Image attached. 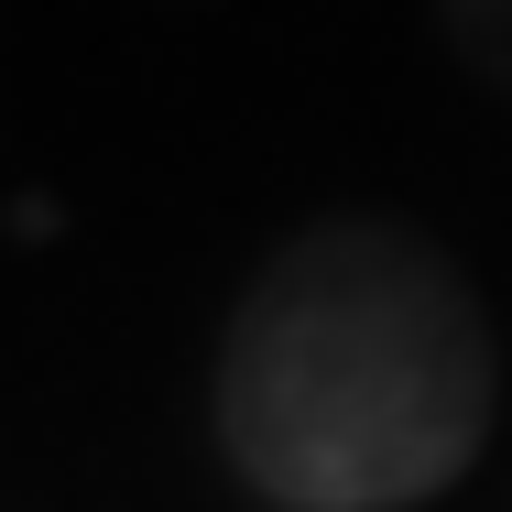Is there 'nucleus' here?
I'll return each instance as SVG.
<instances>
[{
  "instance_id": "1",
  "label": "nucleus",
  "mask_w": 512,
  "mask_h": 512,
  "mask_svg": "<svg viewBox=\"0 0 512 512\" xmlns=\"http://www.w3.org/2000/svg\"><path fill=\"white\" fill-rule=\"evenodd\" d=\"M502 414L480 284L404 218H316L240 273L218 327V447L284 512H414Z\"/></svg>"
},
{
  "instance_id": "2",
  "label": "nucleus",
  "mask_w": 512,
  "mask_h": 512,
  "mask_svg": "<svg viewBox=\"0 0 512 512\" xmlns=\"http://www.w3.org/2000/svg\"><path fill=\"white\" fill-rule=\"evenodd\" d=\"M436 33L491 99H512V0H436Z\"/></svg>"
}]
</instances>
